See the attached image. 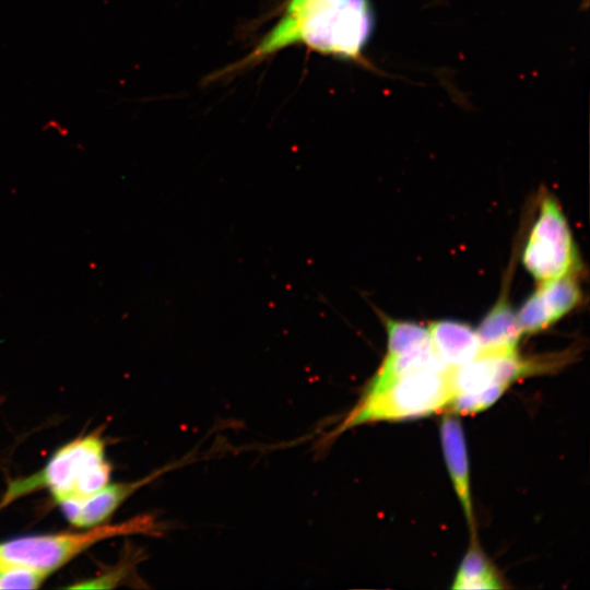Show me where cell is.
Wrapping results in <instances>:
<instances>
[{"mask_svg": "<svg viewBox=\"0 0 590 590\" xmlns=\"http://www.w3.org/2000/svg\"><path fill=\"white\" fill-rule=\"evenodd\" d=\"M373 25L368 0H287L282 16L255 49L223 73L255 66L297 44L322 55L362 60Z\"/></svg>", "mask_w": 590, "mask_h": 590, "instance_id": "cell-1", "label": "cell"}, {"mask_svg": "<svg viewBox=\"0 0 590 590\" xmlns=\"http://www.w3.org/2000/svg\"><path fill=\"white\" fill-rule=\"evenodd\" d=\"M452 370L453 367L421 369L378 390L365 391L332 436L361 424L424 416L449 406L455 397Z\"/></svg>", "mask_w": 590, "mask_h": 590, "instance_id": "cell-2", "label": "cell"}, {"mask_svg": "<svg viewBox=\"0 0 590 590\" xmlns=\"http://www.w3.org/2000/svg\"><path fill=\"white\" fill-rule=\"evenodd\" d=\"M139 533L160 535L162 527L151 515H141L121 523L102 524L83 532L12 539L0 544V563L25 566L48 575L102 540Z\"/></svg>", "mask_w": 590, "mask_h": 590, "instance_id": "cell-3", "label": "cell"}, {"mask_svg": "<svg viewBox=\"0 0 590 590\" xmlns=\"http://www.w3.org/2000/svg\"><path fill=\"white\" fill-rule=\"evenodd\" d=\"M110 465L104 442L96 434L76 438L60 448L38 475L16 482L5 502L45 485L58 502L91 494L107 485Z\"/></svg>", "mask_w": 590, "mask_h": 590, "instance_id": "cell-4", "label": "cell"}, {"mask_svg": "<svg viewBox=\"0 0 590 590\" xmlns=\"http://www.w3.org/2000/svg\"><path fill=\"white\" fill-rule=\"evenodd\" d=\"M521 261L538 283L576 274L580 268L568 221L557 199L547 191L540 198Z\"/></svg>", "mask_w": 590, "mask_h": 590, "instance_id": "cell-5", "label": "cell"}, {"mask_svg": "<svg viewBox=\"0 0 590 590\" xmlns=\"http://www.w3.org/2000/svg\"><path fill=\"white\" fill-rule=\"evenodd\" d=\"M581 297L576 274L539 283L538 288L517 312L522 334H533L547 329L575 309Z\"/></svg>", "mask_w": 590, "mask_h": 590, "instance_id": "cell-6", "label": "cell"}, {"mask_svg": "<svg viewBox=\"0 0 590 590\" xmlns=\"http://www.w3.org/2000/svg\"><path fill=\"white\" fill-rule=\"evenodd\" d=\"M168 469L160 470L132 483L105 485L102 488L76 497H69L58 502L67 519L78 527L97 526L111 514L138 488L154 480Z\"/></svg>", "mask_w": 590, "mask_h": 590, "instance_id": "cell-7", "label": "cell"}, {"mask_svg": "<svg viewBox=\"0 0 590 590\" xmlns=\"http://www.w3.org/2000/svg\"><path fill=\"white\" fill-rule=\"evenodd\" d=\"M479 354H510L518 352L523 335L517 312L514 311L508 291H504L476 328Z\"/></svg>", "mask_w": 590, "mask_h": 590, "instance_id": "cell-8", "label": "cell"}, {"mask_svg": "<svg viewBox=\"0 0 590 590\" xmlns=\"http://www.w3.org/2000/svg\"><path fill=\"white\" fill-rule=\"evenodd\" d=\"M441 446L449 474L469 523L473 526L470 474L462 426L453 414L445 415L440 425Z\"/></svg>", "mask_w": 590, "mask_h": 590, "instance_id": "cell-9", "label": "cell"}, {"mask_svg": "<svg viewBox=\"0 0 590 590\" xmlns=\"http://www.w3.org/2000/svg\"><path fill=\"white\" fill-rule=\"evenodd\" d=\"M438 356L449 366L457 367L474 359L480 353L476 331L455 320H437L427 327Z\"/></svg>", "mask_w": 590, "mask_h": 590, "instance_id": "cell-10", "label": "cell"}, {"mask_svg": "<svg viewBox=\"0 0 590 590\" xmlns=\"http://www.w3.org/2000/svg\"><path fill=\"white\" fill-rule=\"evenodd\" d=\"M451 588L468 590L503 588L493 565L474 540L459 566Z\"/></svg>", "mask_w": 590, "mask_h": 590, "instance_id": "cell-11", "label": "cell"}, {"mask_svg": "<svg viewBox=\"0 0 590 590\" xmlns=\"http://www.w3.org/2000/svg\"><path fill=\"white\" fill-rule=\"evenodd\" d=\"M387 332V353L402 354L433 345L427 327L380 315Z\"/></svg>", "mask_w": 590, "mask_h": 590, "instance_id": "cell-12", "label": "cell"}, {"mask_svg": "<svg viewBox=\"0 0 590 590\" xmlns=\"http://www.w3.org/2000/svg\"><path fill=\"white\" fill-rule=\"evenodd\" d=\"M46 576L40 571L25 566L2 565L0 570V589H36Z\"/></svg>", "mask_w": 590, "mask_h": 590, "instance_id": "cell-13", "label": "cell"}, {"mask_svg": "<svg viewBox=\"0 0 590 590\" xmlns=\"http://www.w3.org/2000/svg\"><path fill=\"white\" fill-rule=\"evenodd\" d=\"M1 566H2V565H1V563H0V570H1Z\"/></svg>", "mask_w": 590, "mask_h": 590, "instance_id": "cell-14", "label": "cell"}]
</instances>
